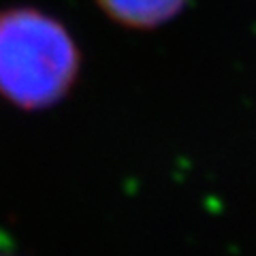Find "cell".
<instances>
[{"instance_id": "cell-3", "label": "cell", "mask_w": 256, "mask_h": 256, "mask_svg": "<svg viewBox=\"0 0 256 256\" xmlns=\"http://www.w3.org/2000/svg\"><path fill=\"white\" fill-rule=\"evenodd\" d=\"M0 256H6V254H0Z\"/></svg>"}, {"instance_id": "cell-1", "label": "cell", "mask_w": 256, "mask_h": 256, "mask_svg": "<svg viewBox=\"0 0 256 256\" xmlns=\"http://www.w3.org/2000/svg\"><path fill=\"white\" fill-rule=\"evenodd\" d=\"M82 52L64 24L34 6L0 11V98L41 111L68 96Z\"/></svg>"}, {"instance_id": "cell-2", "label": "cell", "mask_w": 256, "mask_h": 256, "mask_svg": "<svg viewBox=\"0 0 256 256\" xmlns=\"http://www.w3.org/2000/svg\"><path fill=\"white\" fill-rule=\"evenodd\" d=\"M188 0H96L109 20L132 30H154L184 11Z\"/></svg>"}]
</instances>
